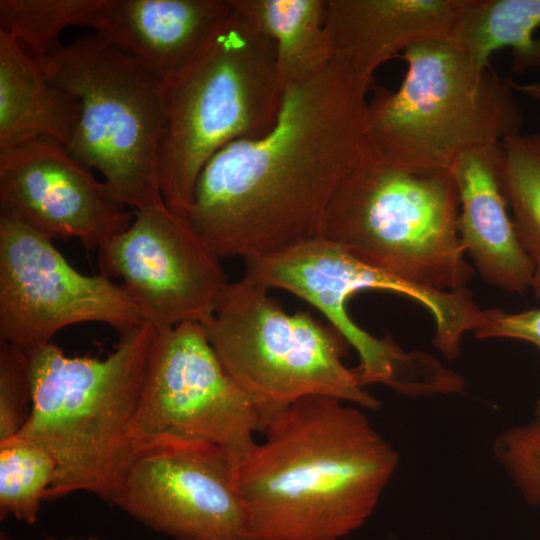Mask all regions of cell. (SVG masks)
<instances>
[{"label": "cell", "instance_id": "cell-29", "mask_svg": "<svg viewBox=\"0 0 540 540\" xmlns=\"http://www.w3.org/2000/svg\"><path fill=\"white\" fill-rule=\"evenodd\" d=\"M535 413H536V420L534 423L540 429V396L536 402Z\"/></svg>", "mask_w": 540, "mask_h": 540}, {"label": "cell", "instance_id": "cell-7", "mask_svg": "<svg viewBox=\"0 0 540 540\" xmlns=\"http://www.w3.org/2000/svg\"><path fill=\"white\" fill-rule=\"evenodd\" d=\"M80 102L67 150L136 210L164 204L158 181L160 80L96 33L60 43L40 66Z\"/></svg>", "mask_w": 540, "mask_h": 540}, {"label": "cell", "instance_id": "cell-28", "mask_svg": "<svg viewBox=\"0 0 540 540\" xmlns=\"http://www.w3.org/2000/svg\"><path fill=\"white\" fill-rule=\"evenodd\" d=\"M41 540H102V539L95 535H88V536H66V537L45 536Z\"/></svg>", "mask_w": 540, "mask_h": 540}, {"label": "cell", "instance_id": "cell-16", "mask_svg": "<svg viewBox=\"0 0 540 540\" xmlns=\"http://www.w3.org/2000/svg\"><path fill=\"white\" fill-rule=\"evenodd\" d=\"M500 145L463 154L451 169L461 243L485 281L507 293L531 289L533 270L519 241L499 174Z\"/></svg>", "mask_w": 540, "mask_h": 540}, {"label": "cell", "instance_id": "cell-3", "mask_svg": "<svg viewBox=\"0 0 540 540\" xmlns=\"http://www.w3.org/2000/svg\"><path fill=\"white\" fill-rule=\"evenodd\" d=\"M228 3L190 57L160 82L159 187L166 207L187 219L206 163L232 142L271 131L284 99L273 42Z\"/></svg>", "mask_w": 540, "mask_h": 540}, {"label": "cell", "instance_id": "cell-23", "mask_svg": "<svg viewBox=\"0 0 540 540\" xmlns=\"http://www.w3.org/2000/svg\"><path fill=\"white\" fill-rule=\"evenodd\" d=\"M57 477V463L40 445L20 437L0 443V518L34 525Z\"/></svg>", "mask_w": 540, "mask_h": 540}, {"label": "cell", "instance_id": "cell-10", "mask_svg": "<svg viewBox=\"0 0 540 540\" xmlns=\"http://www.w3.org/2000/svg\"><path fill=\"white\" fill-rule=\"evenodd\" d=\"M266 425L202 324L156 328L128 432L136 457L175 443L202 442L223 448L236 462Z\"/></svg>", "mask_w": 540, "mask_h": 540}, {"label": "cell", "instance_id": "cell-17", "mask_svg": "<svg viewBox=\"0 0 540 540\" xmlns=\"http://www.w3.org/2000/svg\"><path fill=\"white\" fill-rule=\"evenodd\" d=\"M228 0H103L90 27L160 81L196 50Z\"/></svg>", "mask_w": 540, "mask_h": 540}, {"label": "cell", "instance_id": "cell-8", "mask_svg": "<svg viewBox=\"0 0 540 540\" xmlns=\"http://www.w3.org/2000/svg\"><path fill=\"white\" fill-rule=\"evenodd\" d=\"M266 287L244 277L229 283L202 324L221 363L268 421L314 395L378 409L380 402L343 363L348 342L309 312L288 314Z\"/></svg>", "mask_w": 540, "mask_h": 540}, {"label": "cell", "instance_id": "cell-24", "mask_svg": "<svg viewBox=\"0 0 540 540\" xmlns=\"http://www.w3.org/2000/svg\"><path fill=\"white\" fill-rule=\"evenodd\" d=\"M31 408L29 352L0 341V443L19 434Z\"/></svg>", "mask_w": 540, "mask_h": 540}, {"label": "cell", "instance_id": "cell-1", "mask_svg": "<svg viewBox=\"0 0 540 540\" xmlns=\"http://www.w3.org/2000/svg\"><path fill=\"white\" fill-rule=\"evenodd\" d=\"M371 86L334 58L285 90L271 131L232 142L206 163L188 221L219 258L269 255L318 235L336 188L368 145Z\"/></svg>", "mask_w": 540, "mask_h": 540}, {"label": "cell", "instance_id": "cell-5", "mask_svg": "<svg viewBox=\"0 0 540 540\" xmlns=\"http://www.w3.org/2000/svg\"><path fill=\"white\" fill-rule=\"evenodd\" d=\"M407 71L395 90L376 86L367 101L369 146L414 172H451L465 153L520 133L523 114L507 79L476 64L450 40L404 50Z\"/></svg>", "mask_w": 540, "mask_h": 540}, {"label": "cell", "instance_id": "cell-22", "mask_svg": "<svg viewBox=\"0 0 540 540\" xmlns=\"http://www.w3.org/2000/svg\"><path fill=\"white\" fill-rule=\"evenodd\" d=\"M103 0H0V31L39 65L67 26H91Z\"/></svg>", "mask_w": 540, "mask_h": 540}, {"label": "cell", "instance_id": "cell-27", "mask_svg": "<svg viewBox=\"0 0 540 540\" xmlns=\"http://www.w3.org/2000/svg\"><path fill=\"white\" fill-rule=\"evenodd\" d=\"M507 82L515 93L540 102V82L520 83L512 79H507Z\"/></svg>", "mask_w": 540, "mask_h": 540}, {"label": "cell", "instance_id": "cell-26", "mask_svg": "<svg viewBox=\"0 0 540 540\" xmlns=\"http://www.w3.org/2000/svg\"><path fill=\"white\" fill-rule=\"evenodd\" d=\"M474 335L480 339L505 338L530 343L540 350V308L506 312L481 310Z\"/></svg>", "mask_w": 540, "mask_h": 540}, {"label": "cell", "instance_id": "cell-18", "mask_svg": "<svg viewBox=\"0 0 540 540\" xmlns=\"http://www.w3.org/2000/svg\"><path fill=\"white\" fill-rule=\"evenodd\" d=\"M80 111L79 100L52 84L40 65L0 31V149L40 139L66 147Z\"/></svg>", "mask_w": 540, "mask_h": 540}, {"label": "cell", "instance_id": "cell-4", "mask_svg": "<svg viewBox=\"0 0 540 540\" xmlns=\"http://www.w3.org/2000/svg\"><path fill=\"white\" fill-rule=\"evenodd\" d=\"M155 333L144 321L105 358L67 356L53 342L29 352L32 408L15 437L57 463L45 501L86 492L113 504L136 458L128 432Z\"/></svg>", "mask_w": 540, "mask_h": 540}, {"label": "cell", "instance_id": "cell-13", "mask_svg": "<svg viewBox=\"0 0 540 540\" xmlns=\"http://www.w3.org/2000/svg\"><path fill=\"white\" fill-rule=\"evenodd\" d=\"M112 505L179 540H254L235 460L208 443L180 442L139 454Z\"/></svg>", "mask_w": 540, "mask_h": 540}, {"label": "cell", "instance_id": "cell-6", "mask_svg": "<svg viewBox=\"0 0 540 540\" xmlns=\"http://www.w3.org/2000/svg\"><path fill=\"white\" fill-rule=\"evenodd\" d=\"M458 219L451 172L395 167L368 144L336 188L317 236L411 284L456 291L473 275Z\"/></svg>", "mask_w": 540, "mask_h": 540}, {"label": "cell", "instance_id": "cell-9", "mask_svg": "<svg viewBox=\"0 0 540 540\" xmlns=\"http://www.w3.org/2000/svg\"><path fill=\"white\" fill-rule=\"evenodd\" d=\"M243 261L244 278L267 289L289 291L324 314L357 351L360 365L356 371L363 386L382 384L409 396H430L449 389L451 370L426 353L406 352L390 338L380 339L360 328L346 312V302L366 289L393 292L420 303L436 325L445 326L459 311L455 292L406 282L319 236Z\"/></svg>", "mask_w": 540, "mask_h": 540}, {"label": "cell", "instance_id": "cell-20", "mask_svg": "<svg viewBox=\"0 0 540 540\" xmlns=\"http://www.w3.org/2000/svg\"><path fill=\"white\" fill-rule=\"evenodd\" d=\"M539 28L540 0H466L449 40L480 66L511 48L512 70L520 73L540 67Z\"/></svg>", "mask_w": 540, "mask_h": 540}, {"label": "cell", "instance_id": "cell-12", "mask_svg": "<svg viewBox=\"0 0 540 540\" xmlns=\"http://www.w3.org/2000/svg\"><path fill=\"white\" fill-rule=\"evenodd\" d=\"M133 214L99 249L101 274L121 278L143 320L157 329L206 323L229 284L220 258L165 204Z\"/></svg>", "mask_w": 540, "mask_h": 540}, {"label": "cell", "instance_id": "cell-14", "mask_svg": "<svg viewBox=\"0 0 540 540\" xmlns=\"http://www.w3.org/2000/svg\"><path fill=\"white\" fill-rule=\"evenodd\" d=\"M0 210L90 250L127 229L134 216L64 145L43 139L0 149Z\"/></svg>", "mask_w": 540, "mask_h": 540}, {"label": "cell", "instance_id": "cell-19", "mask_svg": "<svg viewBox=\"0 0 540 540\" xmlns=\"http://www.w3.org/2000/svg\"><path fill=\"white\" fill-rule=\"evenodd\" d=\"M274 44L286 90L321 73L335 58L325 25L326 0H230Z\"/></svg>", "mask_w": 540, "mask_h": 540}, {"label": "cell", "instance_id": "cell-21", "mask_svg": "<svg viewBox=\"0 0 540 540\" xmlns=\"http://www.w3.org/2000/svg\"><path fill=\"white\" fill-rule=\"evenodd\" d=\"M499 174L519 241L531 263V290L540 301V131L500 144Z\"/></svg>", "mask_w": 540, "mask_h": 540}, {"label": "cell", "instance_id": "cell-25", "mask_svg": "<svg viewBox=\"0 0 540 540\" xmlns=\"http://www.w3.org/2000/svg\"><path fill=\"white\" fill-rule=\"evenodd\" d=\"M494 453L522 495L540 507V429L537 425L533 422L504 431L495 440Z\"/></svg>", "mask_w": 540, "mask_h": 540}, {"label": "cell", "instance_id": "cell-15", "mask_svg": "<svg viewBox=\"0 0 540 540\" xmlns=\"http://www.w3.org/2000/svg\"><path fill=\"white\" fill-rule=\"evenodd\" d=\"M466 0H326L325 25L335 58L362 78L399 51L449 40Z\"/></svg>", "mask_w": 540, "mask_h": 540}, {"label": "cell", "instance_id": "cell-2", "mask_svg": "<svg viewBox=\"0 0 540 540\" xmlns=\"http://www.w3.org/2000/svg\"><path fill=\"white\" fill-rule=\"evenodd\" d=\"M235 463L254 540H339L375 511L399 456L355 405L300 398Z\"/></svg>", "mask_w": 540, "mask_h": 540}, {"label": "cell", "instance_id": "cell-11", "mask_svg": "<svg viewBox=\"0 0 540 540\" xmlns=\"http://www.w3.org/2000/svg\"><path fill=\"white\" fill-rule=\"evenodd\" d=\"M85 322L122 334L144 320L122 285L80 273L52 238L0 210V341L30 352Z\"/></svg>", "mask_w": 540, "mask_h": 540}]
</instances>
